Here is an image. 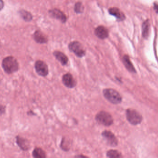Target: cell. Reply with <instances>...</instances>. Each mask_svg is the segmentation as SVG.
<instances>
[{
  "label": "cell",
  "mask_w": 158,
  "mask_h": 158,
  "mask_svg": "<svg viewBox=\"0 0 158 158\" xmlns=\"http://www.w3.org/2000/svg\"><path fill=\"white\" fill-rule=\"evenodd\" d=\"M49 13L52 17L56 19H59L63 23H64L66 21L67 18L65 15L62 11L58 9H54L50 10L49 11Z\"/></svg>",
  "instance_id": "8fae6325"
},
{
  "label": "cell",
  "mask_w": 158,
  "mask_h": 158,
  "mask_svg": "<svg viewBox=\"0 0 158 158\" xmlns=\"http://www.w3.org/2000/svg\"><path fill=\"white\" fill-rule=\"evenodd\" d=\"M21 16L26 21H30L32 19V15L30 13L25 11H22L20 12Z\"/></svg>",
  "instance_id": "ffe728a7"
},
{
  "label": "cell",
  "mask_w": 158,
  "mask_h": 158,
  "mask_svg": "<svg viewBox=\"0 0 158 158\" xmlns=\"http://www.w3.org/2000/svg\"><path fill=\"white\" fill-rule=\"evenodd\" d=\"M71 146V140L68 138L63 137L60 144V148L63 151L65 152H68L70 149Z\"/></svg>",
  "instance_id": "2e32d148"
},
{
  "label": "cell",
  "mask_w": 158,
  "mask_h": 158,
  "mask_svg": "<svg viewBox=\"0 0 158 158\" xmlns=\"http://www.w3.org/2000/svg\"><path fill=\"white\" fill-rule=\"evenodd\" d=\"M2 67L6 73L13 74L19 69V64L17 60L13 56H7L4 58L2 62Z\"/></svg>",
  "instance_id": "6da1fadb"
},
{
  "label": "cell",
  "mask_w": 158,
  "mask_h": 158,
  "mask_svg": "<svg viewBox=\"0 0 158 158\" xmlns=\"http://www.w3.org/2000/svg\"><path fill=\"white\" fill-rule=\"evenodd\" d=\"M33 158H46V155L43 149L40 148H36L32 152Z\"/></svg>",
  "instance_id": "e0dca14e"
},
{
  "label": "cell",
  "mask_w": 158,
  "mask_h": 158,
  "mask_svg": "<svg viewBox=\"0 0 158 158\" xmlns=\"http://www.w3.org/2000/svg\"><path fill=\"white\" fill-rule=\"evenodd\" d=\"M95 120L97 123L106 127L111 126L113 123L112 116L109 112L100 111L96 114Z\"/></svg>",
  "instance_id": "3957f363"
},
{
  "label": "cell",
  "mask_w": 158,
  "mask_h": 158,
  "mask_svg": "<svg viewBox=\"0 0 158 158\" xmlns=\"http://www.w3.org/2000/svg\"><path fill=\"white\" fill-rule=\"evenodd\" d=\"M5 109L4 108L3 106H0V114H2L4 112V110Z\"/></svg>",
  "instance_id": "cb8c5ba5"
},
{
  "label": "cell",
  "mask_w": 158,
  "mask_h": 158,
  "mask_svg": "<svg viewBox=\"0 0 158 158\" xmlns=\"http://www.w3.org/2000/svg\"><path fill=\"white\" fill-rule=\"evenodd\" d=\"M16 143L18 145L22 150L27 151L29 149V143L27 139L17 136L16 137Z\"/></svg>",
  "instance_id": "7c38bea8"
},
{
  "label": "cell",
  "mask_w": 158,
  "mask_h": 158,
  "mask_svg": "<svg viewBox=\"0 0 158 158\" xmlns=\"http://www.w3.org/2000/svg\"><path fill=\"white\" fill-rule=\"evenodd\" d=\"M149 22L148 21H145L144 22L143 25V37L144 38H148L149 34Z\"/></svg>",
  "instance_id": "d6986e66"
},
{
  "label": "cell",
  "mask_w": 158,
  "mask_h": 158,
  "mask_svg": "<svg viewBox=\"0 0 158 158\" xmlns=\"http://www.w3.org/2000/svg\"><path fill=\"white\" fill-rule=\"evenodd\" d=\"M101 135L110 146L115 147L118 146V139L112 132L109 131H104L102 132Z\"/></svg>",
  "instance_id": "8992f818"
},
{
  "label": "cell",
  "mask_w": 158,
  "mask_h": 158,
  "mask_svg": "<svg viewBox=\"0 0 158 158\" xmlns=\"http://www.w3.org/2000/svg\"><path fill=\"white\" fill-rule=\"evenodd\" d=\"M74 158H89L86 156H84L83 155H78L75 156Z\"/></svg>",
  "instance_id": "7402d4cb"
},
{
  "label": "cell",
  "mask_w": 158,
  "mask_h": 158,
  "mask_svg": "<svg viewBox=\"0 0 158 158\" xmlns=\"http://www.w3.org/2000/svg\"><path fill=\"white\" fill-rule=\"evenodd\" d=\"M55 58L62 64V65L64 66L67 64L69 59L67 56L65 54L60 51H56L53 53Z\"/></svg>",
  "instance_id": "30bf717a"
},
{
  "label": "cell",
  "mask_w": 158,
  "mask_h": 158,
  "mask_svg": "<svg viewBox=\"0 0 158 158\" xmlns=\"http://www.w3.org/2000/svg\"><path fill=\"white\" fill-rule=\"evenodd\" d=\"M123 62L124 66L129 72L131 73H136V70L128 55H124L123 56Z\"/></svg>",
  "instance_id": "4fadbf2b"
},
{
  "label": "cell",
  "mask_w": 158,
  "mask_h": 158,
  "mask_svg": "<svg viewBox=\"0 0 158 158\" xmlns=\"http://www.w3.org/2000/svg\"><path fill=\"white\" fill-rule=\"evenodd\" d=\"M35 69L37 74L41 77H46L49 73L48 66L45 62L41 60L36 61Z\"/></svg>",
  "instance_id": "52a82bcc"
},
{
  "label": "cell",
  "mask_w": 158,
  "mask_h": 158,
  "mask_svg": "<svg viewBox=\"0 0 158 158\" xmlns=\"http://www.w3.org/2000/svg\"><path fill=\"white\" fill-rule=\"evenodd\" d=\"M103 94L104 97L112 104L117 105L122 101V98L119 93L112 88L104 89Z\"/></svg>",
  "instance_id": "7a4b0ae2"
},
{
  "label": "cell",
  "mask_w": 158,
  "mask_h": 158,
  "mask_svg": "<svg viewBox=\"0 0 158 158\" xmlns=\"http://www.w3.org/2000/svg\"><path fill=\"white\" fill-rule=\"evenodd\" d=\"M62 82L68 88H74L77 85V82L70 73H66L62 77Z\"/></svg>",
  "instance_id": "ba28073f"
},
{
  "label": "cell",
  "mask_w": 158,
  "mask_h": 158,
  "mask_svg": "<svg viewBox=\"0 0 158 158\" xmlns=\"http://www.w3.org/2000/svg\"><path fill=\"white\" fill-rule=\"evenodd\" d=\"M34 40L37 43L45 44L48 42V40L46 36L40 31H37L33 35Z\"/></svg>",
  "instance_id": "5bb4252c"
},
{
  "label": "cell",
  "mask_w": 158,
  "mask_h": 158,
  "mask_svg": "<svg viewBox=\"0 0 158 158\" xmlns=\"http://www.w3.org/2000/svg\"><path fill=\"white\" fill-rule=\"evenodd\" d=\"M127 120L131 124L135 125L140 124L143 120L142 115L135 110L129 109L126 112Z\"/></svg>",
  "instance_id": "277c9868"
},
{
  "label": "cell",
  "mask_w": 158,
  "mask_h": 158,
  "mask_svg": "<svg viewBox=\"0 0 158 158\" xmlns=\"http://www.w3.org/2000/svg\"><path fill=\"white\" fill-rule=\"evenodd\" d=\"M69 51L74 53L78 57L81 58L85 55V51L81 44L78 41H73L69 45Z\"/></svg>",
  "instance_id": "5b68a950"
},
{
  "label": "cell",
  "mask_w": 158,
  "mask_h": 158,
  "mask_svg": "<svg viewBox=\"0 0 158 158\" xmlns=\"http://www.w3.org/2000/svg\"><path fill=\"white\" fill-rule=\"evenodd\" d=\"M95 34L96 36L101 39V40H105L108 37V30L103 26H99L96 28L95 30Z\"/></svg>",
  "instance_id": "9c48e42d"
},
{
  "label": "cell",
  "mask_w": 158,
  "mask_h": 158,
  "mask_svg": "<svg viewBox=\"0 0 158 158\" xmlns=\"http://www.w3.org/2000/svg\"><path fill=\"white\" fill-rule=\"evenodd\" d=\"M108 158H123L121 152L115 149H110L106 152Z\"/></svg>",
  "instance_id": "ac0fdd59"
},
{
  "label": "cell",
  "mask_w": 158,
  "mask_h": 158,
  "mask_svg": "<svg viewBox=\"0 0 158 158\" xmlns=\"http://www.w3.org/2000/svg\"><path fill=\"white\" fill-rule=\"evenodd\" d=\"M109 12L110 15L114 16L116 18L119 20H123L125 19L124 14L118 9L116 7H112L110 8Z\"/></svg>",
  "instance_id": "9a60e30c"
},
{
  "label": "cell",
  "mask_w": 158,
  "mask_h": 158,
  "mask_svg": "<svg viewBox=\"0 0 158 158\" xmlns=\"http://www.w3.org/2000/svg\"><path fill=\"white\" fill-rule=\"evenodd\" d=\"M83 10V7L82 4L81 2H78L76 3L75 6V12L77 13H82Z\"/></svg>",
  "instance_id": "44dd1931"
},
{
  "label": "cell",
  "mask_w": 158,
  "mask_h": 158,
  "mask_svg": "<svg viewBox=\"0 0 158 158\" xmlns=\"http://www.w3.org/2000/svg\"><path fill=\"white\" fill-rule=\"evenodd\" d=\"M4 6V2L2 0H0V10L2 9Z\"/></svg>",
  "instance_id": "603a6c76"
}]
</instances>
